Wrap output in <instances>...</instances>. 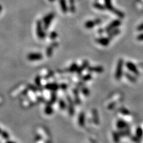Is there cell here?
I'll return each mask as SVG.
<instances>
[{"label":"cell","instance_id":"obj_1","mask_svg":"<svg viewBox=\"0 0 143 143\" xmlns=\"http://www.w3.org/2000/svg\"><path fill=\"white\" fill-rule=\"evenodd\" d=\"M123 66L124 61L123 58H121L118 61L114 73L115 79L117 81H120L123 75Z\"/></svg>","mask_w":143,"mask_h":143},{"label":"cell","instance_id":"obj_2","mask_svg":"<svg viewBox=\"0 0 143 143\" xmlns=\"http://www.w3.org/2000/svg\"><path fill=\"white\" fill-rule=\"evenodd\" d=\"M43 28V24L41 21L38 20L36 22V34L37 37L40 40H43L46 37V33Z\"/></svg>","mask_w":143,"mask_h":143},{"label":"cell","instance_id":"obj_3","mask_svg":"<svg viewBox=\"0 0 143 143\" xmlns=\"http://www.w3.org/2000/svg\"><path fill=\"white\" fill-rule=\"evenodd\" d=\"M66 99L67 105V108L68 114H69L70 116H73L75 112V102H74L73 99L68 94L66 95Z\"/></svg>","mask_w":143,"mask_h":143},{"label":"cell","instance_id":"obj_4","mask_svg":"<svg viewBox=\"0 0 143 143\" xmlns=\"http://www.w3.org/2000/svg\"><path fill=\"white\" fill-rule=\"evenodd\" d=\"M55 17V14L53 13H50L43 18L42 23L43 28L45 30H47L51 26L52 20Z\"/></svg>","mask_w":143,"mask_h":143},{"label":"cell","instance_id":"obj_5","mask_svg":"<svg viewBox=\"0 0 143 143\" xmlns=\"http://www.w3.org/2000/svg\"><path fill=\"white\" fill-rule=\"evenodd\" d=\"M121 24H122V21L119 19H116L110 22L108 25L105 27L104 31L107 33L108 32H110L111 31L113 30V29H115L116 28H118Z\"/></svg>","mask_w":143,"mask_h":143},{"label":"cell","instance_id":"obj_6","mask_svg":"<svg viewBox=\"0 0 143 143\" xmlns=\"http://www.w3.org/2000/svg\"><path fill=\"white\" fill-rule=\"evenodd\" d=\"M126 66L127 69H128L130 72L133 73L134 75L136 76L139 75V71L137 67L136 66V65L133 63L132 61H128L126 62Z\"/></svg>","mask_w":143,"mask_h":143},{"label":"cell","instance_id":"obj_7","mask_svg":"<svg viewBox=\"0 0 143 143\" xmlns=\"http://www.w3.org/2000/svg\"><path fill=\"white\" fill-rule=\"evenodd\" d=\"M44 89L51 92H56L60 90V85L56 82H49L46 84Z\"/></svg>","mask_w":143,"mask_h":143},{"label":"cell","instance_id":"obj_8","mask_svg":"<svg viewBox=\"0 0 143 143\" xmlns=\"http://www.w3.org/2000/svg\"><path fill=\"white\" fill-rule=\"evenodd\" d=\"M27 60L31 61H39L42 60L43 55L40 52H30L27 55Z\"/></svg>","mask_w":143,"mask_h":143},{"label":"cell","instance_id":"obj_9","mask_svg":"<svg viewBox=\"0 0 143 143\" xmlns=\"http://www.w3.org/2000/svg\"><path fill=\"white\" fill-rule=\"evenodd\" d=\"M80 89L76 87L72 89V93L74 97V101L76 105H79L81 103V100L80 97Z\"/></svg>","mask_w":143,"mask_h":143},{"label":"cell","instance_id":"obj_10","mask_svg":"<svg viewBox=\"0 0 143 143\" xmlns=\"http://www.w3.org/2000/svg\"><path fill=\"white\" fill-rule=\"evenodd\" d=\"M89 66H90L89 61L88 60L84 61L82 62V64L80 66H79L78 67V69H77L76 72L77 75H78L79 76H81L84 71L86 70Z\"/></svg>","mask_w":143,"mask_h":143},{"label":"cell","instance_id":"obj_11","mask_svg":"<svg viewBox=\"0 0 143 143\" xmlns=\"http://www.w3.org/2000/svg\"><path fill=\"white\" fill-rule=\"evenodd\" d=\"M87 70L90 73H95L98 74L102 73L104 72V68L102 66H89Z\"/></svg>","mask_w":143,"mask_h":143},{"label":"cell","instance_id":"obj_12","mask_svg":"<svg viewBox=\"0 0 143 143\" xmlns=\"http://www.w3.org/2000/svg\"><path fill=\"white\" fill-rule=\"evenodd\" d=\"M111 39L108 37H100L96 39L95 41L98 44L103 47H107L110 44Z\"/></svg>","mask_w":143,"mask_h":143},{"label":"cell","instance_id":"obj_13","mask_svg":"<svg viewBox=\"0 0 143 143\" xmlns=\"http://www.w3.org/2000/svg\"><path fill=\"white\" fill-rule=\"evenodd\" d=\"M92 122L95 125H99L100 123V118L98 111L97 109L93 108L92 110Z\"/></svg>","mask_w":143,"mask_h":143},{"label":"cell","instance_id":"obj_14","mask_svg":"<svg viewBox=\"0 0 143 143\" xmlns=\"http://www.w3.org/2000/svg\"><path fill=\"white\" fill-rule=\"evenodd\" d=\"M77 122H78L79 125L81 127H84L85 125V114L84 112L82 111L80 113L78 116Z\"/></svg>","mask_w":143,"mask_h":143},{"label":"cell","instance_id":"obj_15","mask_svg":"<svg viewBox=\"0 0 143 143\" xmlns=\"http://www.w3.org/2000/svg\"><path fill=\"white\" fill-rule=\"evenodd\" d=\"M128 126H129L128 123H127L125 120L122 119L118 120L116 123V127L118 129V130L125 129Z\"/></svg>","mask_w":143,"mask_h":143},{"label":"cell","instance_id":"obj_16","mask_svg":"<svg viewBox=\"0 0 143 143\" xmlns=\"http://www.w3.org/2000/svg\"><path fill=\"white\" fill-rule=\"evenodd\" d=\"M35 83L36 86L38 88L39 91L42 92L43 88L41 84V77L40 75H37L36 76L35 79Z\"/></svg>","mask_w":143,"mask_h":143},{"label":"cell","instance_id":"obj_17","mask_svg":"<svg viewBox=\"0 0 143 143\" xmlns=\"http://www.w3.org/2000/svg\"><path fill=\"white\" fill-rule=\"evenodd\" d=\"M57 101V95L56 92H51V98L49 100L46 101V104H50L52 105L55 104Z\"/></svg>","mask_w":143,"mask_h":143},{"label":"cell","instance_id":"obj_18","mask_svg":"<svg viewBox=\"0 0 143 143\" xmlns=\"http://www.w3.org/2000/svg\"><path fill=\"white\" fill-rule=\"evenodd\" d=\"M120 33V30L118 28H116L115 29H113V30L111 31L110 32H108V37L111 40H112L114 38V37H115L118 35H119Z\"/></svg>","mask_w":143,"mask_h":143},{"label":"cell","instance_id":"obj_19","mask_svg":"<svg viewBox=\"0 0 143 143\" xmlns=\"http://www.w3.org/2000/svg\"><path fill=\"white\" fill-rule=\"evenodd\" d=\"M58 106L60 109L62 111H64L66 110V109L67 107V102L65 101L63 99L60 98L58 101Z\"/></svg>","mask_w":143,"mask_h":143},{"label":"cell","instance_id":"obj_20","mask_svg":"<svg viewBox=\"0 0 143 143\" xmlns=\"http://www.w3.org/2000/svg\"><path fill=\"white\" fill-rule=\"evenodd\" d=\"M97 24L95 20H89L86 21L84 24V26L86 29H91L94 28L95 26H97Z\"/></svg>","mask_w":143,"mask_h":143},{"label":"cell","instance_id":"obj_21","mask_svg":"<svg viewBox=\"0 0 143 143\" xmlns=\"http://www.w3.org/2000/svg\"><path fill=\"white\" fill-rule=\"evenodd\" d=\"M60 4L61 11L64 13H66L68 12V8L66 3V0H60Z\"/></svg>","mask_w":143,"mask_h":143},{"label":"cell","instance_id":"obj_22","mask_svg":"<svg viewBox=\"0 0 143 143\" xmlns=\"http://www.w3.org/2000/svg\"><path fill=\"white\" fill-rule=\"evenodd\" d=\"M54 112V108L52 107V105L46 104V106L44 109V112L46 115L50 116V115L53 114Z\"/></svg>","mask_w":143,"mask_h":143},{"label":"cell","instance_id":"obj_23","mask_svg":"<svg viewBox=\"0 0 143 143\" xmlns=\"http://www.w3.org/2000/svg\"><path fill=\"white\" fill-rule=\"evenodd\" d=\"M78 67H79V66L77 63H73L72 64L70 65V66L67 68V72L68 73H70L72 74L74 73H76L77 69H78Z\"/></svg>","mask_w":143,"mask_h":143},{"label":"cell","instance_id":"obj_24","mask_svg":"<svg viewBox=\"0 0 143 143\" xmlns=\"http://www.w3.org/2000/svg\"><path fill=\"white\" fill-rule=\"evenodd\" d=\"M125 74V76L126 77V78L129 81L132 83H135L137 81V79L136 77L134 75H133L132 74L129 73V72H125L124 73Z\"/></svg>","mask_w":143,"mask_h":143},{"label":"cell","instance_id":"obj_25","mask_svg":"<svg viewBox=\"0 0 143 143\" xmlns=\"http://www.w3.org/2000/svg\"><path fill=\"white\" fill-rule=\"evenodd\" d=\"M55 49L54 47L51 44L49 46L47 47L46 51V54L47 57H51L54 52V49Z\"/></svg>","mask_w":143,"mask_h":143},{"label":"cell","instance_id":"obj_26","mask_svg":"<svg viewBox=\"0 0 143 143\" xmlns=\"http://www.w3.org/2000/svg\"><path fill=\"white\" fill-rule=\"evenodd\" d=\"M104 5L106 9L112 12H113L114 10L116 9H114L113 7L112 4L111 3V0H104Z\"/></svg>","mask_w":143,"mask_h":143},{"label":"cell","instance_id":"obj_27","mask_svg":"<svg viewBox=\"0 0 143 143\" xmlns=\"http://www.w3.org/2000/svg\"><path fill=\"white\" fill-rule=\"evenodd\" d=\"M92 79V75L91 73L89 72V73L85 74L84 75H81L80 76V80L84 82H86L90 81Z\"/></svg>","mask_w":143,"mask_h":143},{"label":"cell","instance_id":"obj_28","mask_svg":"<svg viewBox=\"0 0 143 143\" xmlns=\"http://www.w3.org/2000/svg\"><path fill=\"white\" fill-rule=\"evenodd\" d=\"M80 90L81 92L82 93V94L84 95L85 97H88L90 94V90L88 88V87L85 86V85H84L82 86L81 88L80 89Z\"/></svg>","mask_w":143,"mask_h":143},{"label":"cell","instance_id":"obj_29","mask_svg":"<svg viewBox=\"0 0 143 143\" xmlns=\"http://www.w3.org/2000/svg\"><path fill=\"white\" fill-rule=\"evenodd\" d=\"M135 135L138 137L139 139H142L143 137V129L141 127L138 126L137 127L135 132Z\"/></svg>","mask_w":143,"mask_h":143},{"label":"cell","instance_id":"obj_30","mask_svg":"<svg viewBox=\"0 0 143 143\" xmlns=\"http://www.w3.org/2000/svg\"><path fill=\"white\" fill-rule=\"evenodd\" d=\"M26 89V88H18V89H14V91H13L11 93V96L12 97H15V96L18 95L19 94H20V93H22L23 91H24V90Z\"/></svg>","mask_w":143,"mask_h":143},{"label":"cell","instance_id":"obj_31","mask_svg":"<svg viewBox=\"0 0 143 143\" xmlns=\"http://www.w3.org/2000/svg\"><path fill=\"white\" fill-rule=\"evenodd\" d=\"M119 112L123 116H129L130 114V111L125 107H120L119 109Z\"/></svg>","mask_w":143,"mask_h":143},{"label":"cell","instance_id":"obj_32","mask_svg":"<svg viewBox=\"0 0 143 143\" xmlns=\"http://www.w3.org/2000/svg\"><path fill=\"white\" fill-rule=\"evenodd\" d=\"M112 138L113 141L115 143H118L120 141L121 136H120L118 132H113L112 133Z\"/></svg>","mask_w":143,"mask_h":143},{"label":"cell","instance_id":"obj_33","mask_svg":"<svg viewBox=\"0 0 143 143\" xmlns=\"http://www.w3.org/2000/svg\"><path fill=\"white\" fill-rule=\"evenodd\" d=\"M70 3V10L72 13H74L75 11V1L74 0H68Z\"/></svg>","mask_w":143,"mask_h":143},{"label":"cell","instance_id":"obj_34","mask_svg":"<svg viewBox=\"0 0 143 143\" xmlns=\"http://www.w3.org/2000/svg\"><path fill=\"white\" fill-rule=\"evenodd\" d=\"M113 13L116 14L117 16H118V17L120 19H123L125 17V14H124L123 12L117 10V9H115Z\"/></svg>","mask_w":143,"mask_h":143},{"label":"cell","instance_id":"obj_35","mask_svg":"<svg viewBox=\"0 0 143 143\" xmlns=\"http://www.w3.org/2000/svg\"><path fill=\"white\" fill-rule=\"evenodd\" d=\"M93 5H94V7L95 9H98L99 10H104L106 9L105 5H102L100 3H95Z\"/></svg>","mask_w":143,"mask_h":143},{"label":"cell","instance_id":"obj_36","mask_svg":"<svg viewBox=\"0 0 143 143\" xmlns=\"http://www.w3.org/2000/svg\"><path fill=\"white\" fill-rule=\"evenodd\" d=\"M27 89H28L30 91H32L33 93H37L39 91V90L37 86H35L33 85L29 84L27 85Z\"/></svg>","mask_w":143,"mask_h":143},{"label":"cell","instance_id":"obj_37","mask_svg":"<svg viewBox=\"0 0 143 143\" xmlns=\"http://www.w3.org/2000/svg\"><path fill=\"white\" fill-rule=\"evenodd\" d=\"M49 38L51 40H55L58 37V33L55 31H51L50 34H49Z\"/></svg>","mask_w":143,"mask_h":143},{"label":"cell","instance_id":"obj_38","mask_svg":"<svg viewBox=\"0 0 143 143\" xmlns=\"http://www.w3.org/2000/svg\"><path fill=\"white\" fill-rule=\"evenodd\" d=\"M0 136H1L3 139H4L5 140H8L9 139V138H10L9 133L7 132L4 131V130H2L1 133L0 134Z\"/></svg>","mask_w":143,"mask_h":143},{"label":"cell","instance_id":"obj_39","mask_svg":"<svg viewBox=\"0 0 143 143\" xmlns=\"http://www.w3.org/2000/svg\"><path fill=\"white\" fill-rule=\"evenodd\" d=\"M116 104H117V103L116 101H112L110 102V103L108 104V107H107V108L108 110H113V109L115 108V107L116 106Z\"/></svg>","mask_w":143,"mask_h":143},{"label":"cell","instance_id":"obj_40","mask_svg":"<svg viewBox=\"0 0 143 143\" xmlns=\"http://www.w3.org/2000/svg\"><path fill=\"white\" fill-rule=\"evenodd\" d=\"M54 75V72L52 71H49V72L45 75V76L44 77V79L46 80H47L49 79L50 78H51V77H52V76H53Z\"/></svg>","mask_w":143,"mask_h":143},{"label":"cell","instance_id":"obj_41","mask_svg":"<svg viewBox=\"0 0 143 143\" xmlns=\"http://www.w3.org/2000/svg\"><path fill=\"white\" fill-rule=\"evenodd\" d=\"M68 86L66 83H61V84H60V89L62 91H66V90L68 89Z\"/></svg>","mask_w":143,"mask_h":143},{"label":"cell","instance_id":"obj_42","mask_svg":"<svg viewBox=\"0 0 143 143\" xmlns=\"http://www.w3.org/2000/svg\"><path fill=\"white\" fill-rule=\"evenodd\" d=\"M118 133H119L120 136H121V137H127L126 135V133L125 129H119L118 130Z\"/></svg>","mask_w":143,"mask_h":143},{"label":"cell","instance_id":"obj_43","mask_svg":"<svg viewBox=\"0 0 143 143\" xmlns=\"http://www.w3.org/2000/svg\"><path fill=\"white\" fill-rule=\"evenodd\" d=\"M131 139L133 142L135 143H139L142 141V139H139L138 137H137L136 135L131 136Z\"/></svg>","mask_w":143,"mask_h":143},{"label":"cell","instance_id":"obj_44","mask_svg":"<svg viewBox=\"0 0 143 143\" xmlns=\"http://www.w3.org/2000/svg\"><path fill=\"white\" fill-rule=\"evenodd\" d=\"M36 100L40 102H45V103H46V99L44 98H43L42 97H40V96H39V97H37L36 98Z\"/></svg>","mask_w":143,"mask_h":143},{"label":"cell","instance_id":"obj_45","mask_svg":"<svg viewBox=\"0 0 143 143\" xmlns=\"http://www.w3.org/2000/svg\"><path fill=\"white\" fill-rule=\"evenodd\" d=\"M137 31H138L139 32H142L143 31V22L141 24H140L137 27Z\"/></svg>","mask_w":143,"mask_h":143},{"label":"cell","instance_id":"obj_46","mask_svg":"<svg viewBox=\"0 0 143 143\" xmlns=\"http://www.w3.org/2000/svg\"><path fill=\"white\" fill-rule=\"evenodd\" d=\"M137 39L139 41H143V33L139 34L137 37Z\"/></svg>","mask_w":143,"mask_h":143},{"label":"cell","instance_id":"obj_47","mask_svg":"<svg viewBox=\"0 0 143 143\" xmlns=\"http://www.w3.org/2000/svg\"><path fill=\"white\" fill-rule=\"evenodd\" d=\"M41 135H39V134H38V135H37L36 137V141L38 142V141H40V140L41 139Z\"/></svg>","mask_w":143,"mask_h":143},{"label":"cell","instance_id":"obj_48","mask_svg":"<svg viewBox=\"0 0 143 143\" xmlns=\"http://www.w3.org/2000/svg\"><path fill=\"white\" fill-rule=\"evenodd\" d=\"M2 10H3V7H2V6L0 4V13H1V11H2Z\"/></svg>","mask_w":143,"mask_h":143},{"label":"cell","instance_id":"obj_49","mask_svg":"<svg viewBox=\"0 0 143 143\" xmlns=\"http://www.w3.org/2000/svg\"><path fill=\"white\" fill-rule=\"evenodd\" d=\"M48 1H49V2H54V1H55V0H48Z\"/></svg>","mask_w":143,"mask_h":143},{"label":"cell","instance_id":"obj_50","mask_svg":"<svg viewBox=\"0 0 143 143\" xmlns=\"http://www.w3.org/2000/svg\"><path fill=\"white\" fill-rule=\"evenodd\" d=\"M2 130H2V129H1V128H0V134H1V133H2Z\"/></svg>","mask_w":143,"mask_h":143},{"label":"cell","instance_id":"obj_51","mask_svg":"<svg viewBox=\"0 0 143 143\" xmlns=\"http://www.w3.org/2000/svg\"><path fill=\"white\" fill-rule=\"evenodd\" d=\"M2 102V99L0 98V103H1V102Z\"/></svg>","mask_w":143,"mask_h":143}]
</instances>
